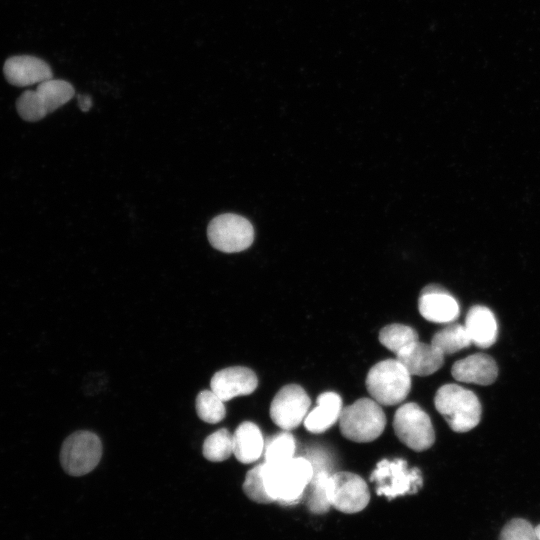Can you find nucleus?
Returning a JSON list of instances; mask_svg holds the SVG:
<instances>
[{
	"label": "nucleus",
	"mask_w": 540,
	"mask_h": 540,
	"mask_svg": "<svg viewBox=\"0 0 540 540\" xmlns=\"http://www.w3.org/2000/svg\"><path fill=\"white\" fill-rule=\"evenodd\" d=\"M314 469L308 458L293 457L278 463L263 462L262 475L265 488L281 505L296 504L310 484Z\"/></svg>",
	"instance_id": "nucleus-1"
},
{
	"label": "nucleus",
	"mask_w": 540,
	"mask_h": 540,
	"mask_svg": "<svg viewBox=\"0 0 540 540\" xmlns=\"http://www.w3.org/2000/svg\"><path fill=\"white\" fill-rule=\"evenodd\" d=\"M437 411L455 432H467L481 419L482 408L477 396L470 390L446 384L438 389L434 398Z\"/></svg>",
	"instance_id": "nucleus-2"
},
{
	"label": "nucleus",
	"mask_w": 540,
	"mask_h": 540,
	"mask_svg": "<svg viewBox=\"0 0 540 540\" xmlns=\"http://www.w3.org/2000/svg\"><path fill=\"white\" fill-rule=\"evenodd\" d=\"M74 95L69 82L51 78L39 83L35 90L23 92L16 101V109L23 120L36 122L66 104Z\"/></svg>",
	"instance_id": "nucleus-3"
},
{
	"label": "nucleus",
	"mask_w": 540,
	"mask_h": 540,
	"mask_svg": "<svg viewBox=\"0 0 540 540\" xmlns=\"http://www.w3.org/2000/svg\"><path fill=\"white\" fill-rule=\"evenodd\" d=\"M366 388L377 403L396 405L410 392L411 375L397 359L383 360L369 370Z\"/></svg>",
	"instance_id": "nucleus-4"
},
{
	"label": "nucleus",
	"mask_w": 540,
	"mask_h": 540,
	"mask_svg": "<svg viewBox=\"0 0 540 540\" xmlns=\"http://www.w3.org/2000/svg\"><path fill=\"white\" fill-rule=\"evenodd\" d=\"M386 425L385 414L374 399L361 398L342 409L339 426L348 440L364 443L378 438Z\"/></svg>",
	"instance_id": "nucleus-5"
},
{
	"label": "nucleus",
	"mask_w": 540,
	"mask_h": 540,
	"mask_svg": "<svg viewBox=\"0 0 540 540\" xmlns=\"http://www.w3.org/2000/svg\"><path fill=\"white\" fill-rule=\"evenodd\" d=\"M370 480L377 484L376 493L388 500L405 494H414L423 484L420 470L408 469L407 462L403 459L381 460L371 473Z\"/></svg>",
	"instance_id": "nucleus-6"
},
{
	"label": "nucleus",
	"mask_w": 540,
	"mask_h": 540,
	"mask_svg": "<svg viewBox=\"0 0 540 540\" xmlns=\"http://www.w3.org/2000/svg\"><path fill=\"white\" fill-rule=\"evenodd\" d=\"M101 455L102 444L99 437L90 431H77L63 442L60 462L67 474L82 476L97 466Z\"/></svg>",
	"instance_id": "nucleus-7"
},
{
	"label": "nucleus",
	"mask_w": 540,
	"mask_h": 540,
	"mask_svg": "<svg viewBox=\"0 0 540 540\" xmlns=\"http://www.w3.org/2000/svg\"><path fill=\"white\" fill-rule=\"evenodd\" d=\"M393 428L399 440L417 452L429 449L435 441L430 417L416 403H406L398 408Z\"/></svg>",
	"instance_id": "nucleus-8"
},
{
	"label": "nucleus",
	"mask_w": 540,
	"mask_h": 540,
	"mask_svg": "<svg viewBox=\"0 0 540 540\" xmlns=\"http://www.w3.org/2000/svg\"><path fill=\"white\" fill-rule=\"evenodd\" d=\"M207 236L215 249L224 253H236L250 247L254 239V229L246 218L225 213L210 221Z\"/></svg>",
	"instance_id": "nucleus-9"
},
{
	"label": "nucleus",
	"mask_w": 540,
	"mask_h": 540,
	"mask_svg": "<svg viewBox=\"0 0 540 540\" xmlns=\"http://www.w3.org/2000/svg\"><path fill=\"white\" fill-rule=\"evenodd\" d=\"M310 404V398L301 386L286 385L277 392L271 402V419L281 429L290 431L304 421Z\"/></svg>",
	"instance_id": "nucleus-10"
},
{
	"label": "nucleus",
	"mask_w": 540,
	"mask_h": 540,
	"mask_svg": "<svg viewBox=\"0 0 540 540\" xmlns=\"http://www.w3.org/2000/svg\"><path fill=\"white\" fill-rule=\"evenodd\" d=\"M370 500V492L366 482L352 472L331 474L330 501L331 506L343 513H357L363 510Z\"/></svg>",
	"instance_id": "nucleus-11"
},
{
	"label": "nucleus",
	"mask_w": 540,
	"mask_h": 540,
	"mask_svg": "<svg viewBox=\"0 0 540 540\" xmlns=\"http://www.w3.org/2000/svg\"><path fill=\"white\" fill-rule=\"evenodd\" d=\"M256 374L247 367L234 366L216 372L211 379V390L222 400L249 395L257 388Z\"/></svg>",
	"instance_id": "nucleus-12"
},
{
	"label": "nucleus",
	"mask_w": 540,
	"mask_h": 540,
	"mask_svg": "<svg viewBox=\"0 0 540 540\" xmlns=\"http://www.w3.org/2000/svg\"><path fill=\"white\" fill-rule=\"evenodd\" d=\"M418 308L426 320L434 323H450L459 315V305L456 299L444 288L435 284L423 289Z\"/></svg>",
	"instance_id": "nucleus-13"
},
{
	"label": "nucleus",
	"mask_w": 540,
	"mask_h": 540,
	"mask_svg": "<svg viewBox=\"0 0 540 540\" xmlns=\"http://www.w3.org/2000/svg\"><path fill=\"white\" fill-rule=\"evenodd\" d=\"M7 81L18 87L30 86L52 78V70L42 59L18 55L6 60L3 67Z\"/></svg>",
	"instance_id": "nucleus-14"
},
{
	"label": "nucleus",
	"mask_w": 540,
	"mask_h": 540,
	"mask_svg": "<svg viewBox=\"0 0 540 540\" xmlns=\"http://www.w3.org/2000/svg\"><path fill=\"white\" fill-rule=\"evenodd\" d=\"M396 359L411 376H428L440 369L444 355L431 343L417 341L398 352Z\"/></svg>",
	"instance_id": "nucleus-15"
},
{
	"label": "nucleus",
	"mask_w": 540,
	"mask_h": 540,
	"mask_svg": "<svg viewBox=\"0 0 540 540\" xmlns=\"http://www.w3.org/2000/svg\"><path fill=\"white\" fill-rule=\"evenodd\" d=\"M451 373L459 382L489 385L496 380L498 367L492 357L477 353L455 362Z\"/></svg>",
	"instance_id": "nucleus-16"
},
{
	"label": "nucleus",
	"mask_w": 540,
	"mask_h": 540,
	"mask_svg": "<svg viewBox=\"0 0 540 540\" xmlns=\"http://www.w3.org/2000/svg\"><path fill=\"white\" fill-rule=\"evenodd\" d=\"M471 342L480 348L492 346L498 334L494 314L485 306L475 305L469 309L464 325Z\"/></svg>",
	"instance_id": "nucleus-17"
},
{
	"label": "nucleus",
	"mask_w": 540,
	"mask_h": 540,
	"mask_svg": "<svg viewBox=\"0 0 540 540\" xmlns=\"http://www.w3.org/2000/svg\"><path fill=\"white\" fill-rule=\"evenodd\" d=\"M342 409V400L337 393H322L317 406L306 415L304 426L311 433L325 432L339 420Z\"/></svg>",
	"instance_id": "nucleus-18"
},
{
	"label": "nucleus",
	"mask_w": 540,
	"mask_h": 540,
	"mask_svg": "<svg viewBox=\"0 0 540 540\" xmlns=\"http://www.w3.org/2000/svg\"><path fill=\"white\" fill-rule=\"evenodd\" d=\"M233 454L244 464L253 463L264 451L265 442L259 427L252 422H243L232 435Z\"/></svg>",
	"instance_id": "nucleus-19"
},
{
	"label": "nucleus",
	"mask_w": 540,
	"mask_h": 540,
	"mask_svg": "<svg viewBox=\"0 0 540 540\" xmlns=\"http://www.w3.org/2000/svg\"><path fill=\"white\" fill-rule=\"evenodd\" d=\"M431 344L445 356L469 347L472 342L464 326L451 324L435 333Z\"/></svg>",
	"instance_id": "nucleus-20"
},
{
	"label": "nucleus",
	"mask_w": 540,
	"mask_h": 540,
	"mask_svg": "<svg viewBox=\"0 0 540 540\" xmlns=\"http://www.w3.org/2000/svg\"><path fill=\"white\" fill-rule=\"evenodd\" d=\"M330 480L331 474L325 469L314 470L311 485L308 508L315 514L326 513L331 507L330 501Z\"/></svg>",
	"instance_id": "nucleus-21"
},
{
	"label": "nucleus",
	"mask_w": 540,
	"mask_h": 540,
	"mask_svg": "<svg viewBox=\"0 0 540 540\" xmlns=\"http://www.w3.org/2000/svg\"><path fill=\"white\" fill-rule=\"evenodd\" d=\"M379 341L387 349L397 354L419 339L413 328L403 324H390L380 331Z\"/></svg>",
	"instance_id": "nucleus-22"
},
{
	"label": "nucleus",
	"mask_w": 540,
	"mask_h": 540,
	"mask_svg": "<svg viewBox=\"0 0 540 540\" xmlns=\"http://www.w3.org/2000/svg\"><path fill=\"white\" fill-rule=\"evenodd\" d=\"M296 445L291 433L283 431L267 439L264 446L265 462L278 463L294 457Z\"/></svg>",
	"instance_id": "nucleus-23"
},
{
	"label": "nucleus",
	"mask_w": 540,
	"mask_h": 540,
	"mask_svg": "<svg viewBox=\"0 0 540 540\" xmlns=\"http://www.w3.org/2000/svg\"><path fill=\"white\" fill-rule=\"evenodd\" d=\"M204 457L212 462H221L233 454L232 435L227 429H219L210 434L203 443Z\"/></svg>",
	"instance_id": "nucleus-24"
},
{
	"label": "nucleus",
	"mask_w": 540,
	"mask_h": 540,
	"mask_svg": "<svg viewBox=\"0 0 540 540\" xmlns=\"http://www.w3.org/2000/svg\"><path fill=\"white\" fill-rule=\"evenodd\" d=\"M223 402L212 390L201 391L196 398L199 418L209 424L220 422L226 413Z\"/></svg>",
	"instance_id": "nucleus-25"
},
{
	"label": "nucleus",
	"mask_w": 540,
	"mask_h": 540,
	"mask_svg": "<svg viewBox=\"0 0 540 540\" xmlns=\"http://www.w3.org/2000/svg\"><path fill=\"white\" fill-rule=\"evenodd\" d=\"M262 467L263 463L256 465L247 472L243 483V491L252 501L268 504L274 502V500L265 488Z\"/></svg>",
	"instance_id": "nucleus-26"
},
{
	"label": "nucleus",
	"mask_w": 540,
	"mask_h": 540,
	"mask_svg": "<svg viewBox=\"0 0 540 540\" xmlns=\"http://www.w3.org/2000/svg\"><path fill=\"white\" fill-rule=\"evenodd\" d=\"M499 540H536L535 528L527 520L515 518L503 527Z\"/></svg>",
	"instance_id": "nucleus-27"
},
{
	"label": "nucleus",
	"mask_w": 540,
	"mask_h": 540,
	"mask_svg": "<svg viewBox=\"0 0 540 540\" xmlns=\"http://www.w3.org/2000/svg\"><path fill=\"white\" fill-rule=\"evenodd\" d=\"M79 107L82 111H88L92 106V100L88 95H78Z\"/></svg>",
	"instance_id": "nucleus-28"
},
{
	"label": "nucleus",
	"mask_w": 540,
	"mask_h": 540,
	"mask_svg": "<svg viewBox=\"0 0 540 540\" xmlns=\"http://www.w3.org/2000/svg\"><path fill=\"white\" fill-rule=\"evenodd\" d=\"M535 536H536V540H540V524L535 527Z\"/></svg>",
	"instance_id": "nucleus-29"
}]
</instances>
